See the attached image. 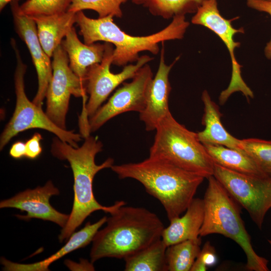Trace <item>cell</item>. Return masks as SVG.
Masks as SVG:
<instances>
[{"mask_svg": "<svg viewBox=\"0 0 271 271\" xmlns=\"http://www.w3.org/2000/svg\"><path fill=\"white\" fill-rule=\"evenodd\" d=\"M61 45L68 55L71 69L84 81L87 69L101 62L105 50V43L87 45L81 42L74 27L62 40Z\"/></svg>", "mask_w": 271, "mask_h": 271, "instance_id": "20", "label": "cell"}, {"mask_svg": "<svg viewBox=\"0 0 271 271\" xmlns=\"http://www.w3.org/2000/svg\"><path fill=\"white\" fill-rule=\"evenodd\" d=\"M153 77L151 68L146 64L137 71L130 82H124L108 101L88 119V134L118 114L128 111L142 112Z\"/></svg>", "mask_w": 271, "mask_h": 271, "instance_id": "12", "label": "cell"}, {"mask_svg": "<svg viewBox=\"0 0 271 271\" xmlns=\"http://www.w3.org/2000/svg\"><path fill=\"white\" fill-rule=\"evenodd\" d=\"M14 0H0V11H2L4 8ZM18 1L20 0H17Z\"/></svg>", "mask_w": 271, "mask_h": 271, "instance_id": "32", "label": "cell"}, {"mask_svg": "<svg viewBox=\"0 0 271 271\" xmlns=\"http://www.w3.org/2000/svg\"><path fill=\"white\" fill-rule=\"evenodd\" d=\"M59 189L50 180L42 187L27 189L13 197L1 201L0 208H11L25 211L26 215H16L19 219L29 221L32 218L52 221L62 228L66 224L69 215L62 213L50 203V198L59 194Z\"/></svg>", "mask_w": 271, "mask_h": 271, "instance_id": "14", "label": "cell"}, {"mask_svg": "<svg viewBox=\"0 0 271 271\" xmlns=\"http://www.w3.org/2000/svg\"><path fill=\"white\" fill-rule=\"evenodd\" d=\"M241 147L258 167L271 177V141L254 138L243 139Z\"/></svg>", "mask_w": 271, "mask_h": 271, "instance_id": "26", "label": "cell"}, {"mask_svg": "<svg viewBox=\"0 0 271 271\" xmlns=\"http://www.w3.org/2000/svg\"><path fill=\"white\" fill-rule=\"evenodd\" d=\"M247 6L259 12H265L271 16V1L269 0H246ZM265 57L271 59V38L264 48Z\"/></svg>", "mask_w": 271, "mask_h": 271, "instance_id": "29", "label": "cell"}, {"mask_svg": "<svg viewBox=\"0 0 271 271\" xmlns=\"http://www.w3.org/2000/svg\"><path fill=\"white\" fill-rule=\"evenodd\" d=\"M71 0H27L21 10L29 16L49 15L67 11Z\"/></svg>", "mask_w": 271, "mask_h": 271, "instance_id": "27", "label": "cell"}, {"mask_svg": "<svg viewBox=\"0 0 271 271\" xmlns=\"http://www.w3.org/2000/svg\"><path fill=\"white\" fill-rule=\"evenodd\" d=\"M113 18L108 16L92 19L81 11L76 13V23L80 28V34L85 44L90 45L103 41L115 46L112 64L117 66L124 67L128 63L136 62L140 58L139 53L142 51L158 54L159 43L182 39L189 26L185 16H177L160 31L146 36H133L122 31L114 23Z\"/></svg>", "mask_w": 271, "mask_h": 271, "instance_id": "4", "label": "cell"}, {"mask_svg": "<svg viewBox=\"0 0 271 271\" xmlns=\"http://www.w3.org/2000/svg\"><path fill=\"white\" fill-rule=\"evenodd\" d=\"M213 176L229 195L246 210L261 229L271 208V177H259L238 173L214 163Z\"/></svg>", "mask_w": 271, "mask_h": 271, "instance_id": "9", "label": "cell"}, {"mask_svg": "<svg viewBox=\"0 0 271 271\" xmlns=\"http://www.w3.org/2000/svg\"><path fill=\"white\" fill-rule=\"evenodd\" d=\"M107 217L104 216L97 222H88L80 230L74 232L67 243L58 251L45 259L30 264H21L1 257V262L4 270L6 271H47L50 265L67 254L80 248L84 247L92 241L99 228L106 222Z\"/></svg>", "mask_w": 271, "mask_h": 271, "instance_id": "16", "label": "cell"}, {"mask_svg": "<svg viewBox=\"0 0 271 271\" xmlns=\"http://www.w3.org/2000/svg\"><path fill=\"white\" fill-rule=\"evenodd\" d=\"M149 157L163 160L204 178L213 176L214 162L197 132L188 129L170 113L155 129Z\"/></svg>", "mask_w": 271, "mask_h": 271, "instance_id": "6", "label": "cell"}, {"mask_svg": "<svg viewBox=\"0 0 271 271\" xmlns=\"http://www.w3.org/2000/svg\"><path fill=\"white\" fill-rule=\"evenodd\" d=\"M104 43L105 50L102 60L87 69L84 79L86 92L89 97L82 108L79 118L82 137L88 134V119L100 107L110 94L125 80L132 79L142 67L154 59L148 55H142L135 64L126 65L119 73H113L110 67L112 64L113 46L110 43Z\"/></svg>", "mask_w": 271, "mask_h": 271, "instance_id": "8", "label": "cell"}, {"mask_svg": "<svg viewBox=\"0 0 271 271\" xmlns=\"http://www.w3.org/2000/svg\"><path fill=\"white\" fill-rule=\"evenodd\" d=\"M167 246L162 239L124 260L125 271H168Z\"/></svg>", "mask_w": 271, "mask_h": 271, "instance_id": "22", "label": "cell"}, {"mask_svg": "<svg viewBox=\"0 0 271 271\" xmlns=\"http://www.w3.org/2000/svg\"><path fill=\"white\" fill-rule=\"evenodd\" d=\"M11 45L17 59L14 74L16 104L13 116L1 135V150L14 137L21 132L31 128H41L48 130L73 147H78L77 143L81 140V134L75 133L73 130L59 127L43 111L42 107L36 105L28 98L24 85V76L27 66L23 62L16 41L13 39H11Z\"/></svg>", "mask_w": 271, "mask_h": 271, "instance_id": "7", "label": "cell"}, {"mask_svg": "<svg viewBox=\"0 0 271 271\" xmlns=\"http://www.w3.org/2000/svg\"><path fill=\"white\" fill-rule=\"evenodd\" d=\"M269 1H271V0H269Z\"/></svg>", "mask_w": 271, "mask_h": 271, "instance_id": "34", "label": "cell"}, {"mask_svg": "<svg viewBox=\"0 0 271 271\" xmlns=\"http://www.w3.org/2000/svg\"><path fill=\"white\" fill-rule=\"evenodd\" d=\"M217 256L214 247L206 242L193 263L190 271H205L208 266L216 264Z\"/></svg>", "mask_w": 271, "mask_h": 271, "instance_id": "28", "label": "cell"}, {"mask_svg": "<svg viewBox=\"0 0 271 271\" xmlns=\"http://www.w3.org/2000/svg\"><path fill=\"white\" fill-rule=\"evenodd\" d=\"M208 183L203 199L204 217L199 236L222 234L236 242L245 253L249 270L267 271L268 260L254 250L250 236L246 231L239 210L227 190L213 176Z\"/></svg>", "mask_w": 271, "mask_h": 271, "instance_id": "5", "label": "cell"}, {"mask_svg": "<svg viewBox=\"0 0 271 271\" xmlns=\"http://www.w3.org/2000/svg\"><path fill=\"white\" fill-rule=\"evenodd\" d=\"M201 98L204 104L202 123L205 128L197 132L199 140L203 144L218 145L242 150L241 140L230 134L223 126L219 107L211 100L207 91H203Z\"/></svg>", "mask_w": 271, "mask_h": 271, "instance_id": "18", "label": "cell"}, {"mask_svg": "<svg viewBox=\"0 0 271 271\" xmlns=\"http://www.w3.org/2000/svg\"><path fill=\"white\" fill-rule=\"evenodd\" d=\"M161 43L159 67L150 85L145 107L140 113V119L145 123L148 131L155 130L159 123L171 113L169 97L172 88L169 75L172 68L180 58L179 56L170 65L166 64L164 42Z\"/></svg>", "mask_w": 271, "mask_h": 271, "instance_id": "15", "label": "cell"}, {"mask_svg": "<svg viewBox=\"0 0 271 271\" xmlns=\"http://www.w3.org/2000/svg\"><path fill=\"white\" fill-rule=\"evenodd\" d=\"M43 139L41 134L36 132L26 143V153L25 157L29 159L37 158L42 153L40 141Z\"/></svg>", "mask_w": 271, "mask_h": 271, "instance_id": "30", "label": "cell"}, {"mask_svg": "<svg viewBox=\"0 0 271 271\" xmlns=\"http://www.w3.org/2000/svg\"><path fill=\"white\" fill-rule=\"evenodd\" d=\"M52 57L53 73L45 97V112L57 126L66 129V118L71 96L82 97L84 106L87 93L85 82L71 69L68 55L61 45L55 50Z\"/></svg>", "mask_w": 271, "mask_h": 271, "instance_id": "10", "label": "cell"}, {"mask_svg": "<svg viewBox=\"0 0 271 271\" xmlns=\"http://www.w3.org/2000/svg\"><path fill=\"white\" fill-rule=\"evenodd\" d=\"M147 8L156 16L169 19L177 16L195 13L203 0H131Z\"/></svg>", "mask_w": 271, "mask_h": 271, "instance_id": "24", "label": "cell"}, {"mask_svg": "<svg viewBox=\"0 0 271 271\" xmlns=\"http://www.w3.org/2000/svg\"><path fill=\"white\" fill-rule=\"evenodd\" d=\"M30 17L36 23L40 43L51 58L55 50L61 45L63 38L76 23V13L66 11L53 15Z\"/></svg>", "mask_w": 271, "mask_h": 271, "instance_id": "19", "label": "cell"}, {"mask_svg": "<svg viewBox=\"0 0 271 271\" xmlns=\"http://www.w3.org/2000/svg\"><path fill=\"white\" fill-rule=\"evenodd\" d=\"M201 244L199 236L168 246L166 251L168 271H190L201 251Z\"/></svg>", "mask_w": 271, "mask_h": 271, "instance_id": "23", "label": "cell"}, {"mask_svg": "<svg viewBox=\"0 0 271 271\" xmlns=\"http://www.w3.org/2000/svg\"><path fill=\"white\" fill-rule=\"evenodd\" d=\"M92 242L90 261L104 257L123 259L161 239L164 225L159 217L140 207H119L107 217Z\"/></svg>", "mask_w": 271, "mask_h": 271, "instance_id": "2", "label": "cell"}, {"mask_svg": "<svg viewBox=\"0 0 271 271\" xmlns=\"http://www.w3.org/2000/svg\"><path fill=\"white\" fill-rule=\"evenodd\" d=\"M26 153V143L18 141L11 147L9 154L13 158L18 159L25 157Z\"/></svg>", "mask_w": 271, "mask_h": 271, "instance_id": "31", "label": "cell"}, {"mask_svg": "<svg viewBox=\"0 0 271 271\" xmlns=\"http://www.w3.org/2000/svg\"><path fill=\"white\" fill-rule=\"evenodd\" d=\"M128 0H71L67 11L77 13L84 10L95 11L98 18L108 16L121 18V4Z\"/></svg>", "mask_w": 271, "mask_h": 271, "instance_id": "25", "label": "cell"}, {"mask_svg": "<svg viewBox=\"0 0 271 271\" xmlns=\"http://www.w3.org/2000/svg\"><path fill=\"white\" fill-rule=\"evenodd\" d=\"M204 217L203 200L194 198L182 216L170 221L169 225L163 230L162 240L168 247L181 241L197 238L200 236Z\"/></svg>", "mask_w": 271, "mask_h": 271, "instance_id": "17", "label": "cell"}, {"mask_svg": "<svg viewBox=\"0 0 271 271\" xmlns=\"http://www.w3.org/2000/svg\"><path fill=\"white\" fill-rule=\"evenodd\" d=\"M235 19L227 20L222 16L218 8L217 0H203L191 19L192 24L204 26L215 33L226 45L230 54L232 64L231 78L227 88L220 93L219 99L222 104L236 91H241L247 99L253 97L252 91L242 79V66L234 56L235 49L239 47L240 43L234 40V36L237 33L244 32L243 28L238 29L233 28L231 22Z\"/></svg>", "mask_w": 271, "mask_h": 271, "instance_id": "11", "label": "cell"}, {"mask_svg": "<svg viewBox=\"0 0 271 271\" xmlns=\"http://www.w3.org/2000/svg\"><path fill=\"white\" fill-rule=\"evenodd\" d=\"M84 139L83 145L77 148L58 137L53 139L51 145V152L53 156L69 162L74 178L73 207L68 220L58 236L60 242L67 241L77 228L93 212L102 210L110 214L125 204L123 201H118L111 206H106L96 200L92 187L94 178L99 171L111 168L114 165V160L109 158L102 164H96L95 156L102 151L103 144L97 137L90 134Z\"/></svg>", "mask_w": 271, "mask_h": 271, "instance_id": "1", "label": "cell"}, {"mask_svg": "<svg viewBox=\"0 0 271 271\" xmlns=\"http://www.w3.org/2000/svg\"><path fill=\"white\" fill-rule=\"evenodd\" d=\"M203 145L214 163L246 175L259 177H269L242 150L218 145Z\"/></svg>", "mask_w": 271, "mask_h": 271, "instance_id": "21", "label": "cell"}, {"mask_svg": "<svg viewBox=\"0 0 271 271\" xmlns=\"http://www.w3.org/2000/svg\"><path fill=\"white\" fill-rule=\"evenodd\" d=\"M18 2L14 0L10 3L14 27L18 35L26 44L37 73L38 88L32 102L42 107L52 76L51 58L40 43L35 21L31 17L22 13Z\"/></svg>", "mask_w": 271, "mask_h": 271, "instance_id": "13", "label": "cell"}, {"mask_svg": "<svg viewBox=\"0 0 271 271\" xmlns=\"http://www.w3.org/2000/svg\"><path fill=\"white\" fill-rule=\"evenodd\" d=\"M268 242L270 243V244H271V241L270 240H268Z\"/></svg>", "mask_w": 271, "mask_h": 271, "instance_id": "33", "label": "cell"}, {"mask_svg": "<svg viewBox=\"0 0 271 271\" xmlns=\"http://www.w3.org/2000/svg\"><path fill=\"white\" fill-rule=\"evenodd\" d=\"M111 169L120 179L130 178L141 183L160 202L169 221L185 212L205 178L150 157L138 163L113 165Z\"/></svg>", "mask_w": 271, "mask_h": 271, "instance_id": "3", "label": "cell"}]
</instances>
